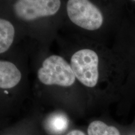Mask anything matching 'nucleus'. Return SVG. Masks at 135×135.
<instances>
[{
    "label": "nucleus",
    "instance_id": "obj_1",
    "mask_svg": "<svg viewBox=\"0 0 135 135\" xmlns=\"http://www.w3.org/2000/svg\"><path fill=\"white\" fill-rule=\"evenodd\" d=\"M30 63L36 103L63 109L71 115L80 84L67 59L51 48H35L30 54Z\"/></svg>",
    "mask_w": 135,
    "mask_h": 135
},
{
    "label": "nucleus",
    "instance_id": "obj_2",
    "mask_svg": "<svg viewBox=\"0 0 135 135\" xmlns=\"http://www.w3.org/2000/svg\"><path fill=\"white\" fill-rule=\"evenodd\" d=\"M0 7L19 25L33 50L51 48L63 29V0H8Z\"/></svg>",
    "mask_w": 135,
    "mask_h": 135
},
{
    "label": "nucleus",
    "instance_id": "obj_3",
    "mask_svg": "<svg viewBox=\"0 0 135 135\" xmlns=\"http://www.w3.org/2000/svg\"><path fill=\"white\" fill-rule=\"evenodd\" d=\"M30 54L0 58V116L16 112L30 94Z\"/></svg>",
    "mask_w": 135,
    "mask_h": 135
},
{
    "label": "nucleus",
    "instance_id": "obj_4",
    "mask_svg": "<svg viewBox=\"0 0 135 135\" xmlns=\"http://www.w3.org/2000/svg\"><path fill=\"white\" fill-rule=\"evenodd\" d=\"M104 23L103 13L90 0L64 1V23L61 31L73 33L81 30L94 32L100 30Z\"/></svg>",
    "mask_w": 135,
    "mask_h": 135
},
{
    "label": "nucleus",
    "instance_id": "obj_5",
    "mask_svg": "<svg viewBox=\"0 0 135 135\" xmlns=\"http://www.w3.org/2000/svg\"><path fill=\"white\" fill-rule=\"evenodd\" d=\"M32 46L19 25L0 7V58L31 54Z\"/></svg>",
    "mask_w": 135,
    "mask_h": 135
},
{
    "label": "nucleus",
    "instance_id": "obj_6",
    "mask_svg": "<svg viewBox=\"0 0 135 135\" xmlns=\"http://www.w3.org/2000/svg\"><path fill=\"white\" fill-rule=\"evenodd\" d=\"M70 114L63 109L52 108L46 114L40 113V126L44 134L65 135L72 128Z\"/></svg>",
    "mask_w": 135,
    "mask_h": 135
},
{
    "label": "nucleus",
    "instance_id": "obj_7",
    "mask_svg": "<svg viewBox=\"0 0 135 135\" xmlns=\"http://www.w3.org/2000/svg\"><path fill=\"white\" fill-rule=\"evenodd\" d=\"M40 119V111H34L14 125L0 129V135H43Z\"/></svg>",
    "mask_w": 135,
    "mask_h": 135
},
{
    "label": "nucleus",
    "instance_id": "obj_8",
    "mask_svg": "<svg viewBox=\"0 0 135 135\" xmlns=\"http://www.w3.org/2000/svg\"><path fill=\"white\" fill-rule=\"evenodd\" d=\"M88 135H120L118 129L113 126L108 125L101 120H94L89 124Z\"/></svg>",
    "mask_w": 135,
    "mask_h": 135
},
{
    "label": "nucleus",
    "instance_id": "obj_9",
    "mask_svg": "<svg viewBox=\"0 0 135 135\" xmlns=\"http://www.w3.org/2000/svg\"><path fill=\"white\" fill-rule=\"evenodd\" d=\"M65 135H88L83 131L80 129L72 128Z\"/></svg>",
    "mask_w": 135,
    "mask_h": 135
},
{
    "label": "nucleus",
    "instance_id": "obj_10",
    "mask_svg": "<svg viewBox=\"0 0 135 135\" xmlns=\"http://www.w3.org/2000/svg\"><path fill=\"white\" fill-rule=\"evenodd\" d=\"M6 119V118H4V117H2V116H0V124H2V123H3V121H4Z\"/></svg>",
    "mask_w": 135,
    "mask_h": 135
},
{
    "label": "nucleus",
    "instance_id": "obj_11",
    "mask_svg": "<svg viewBox=\"0 0 135 135\" xmlns=\"http://www.w3.org/2000/svg\"><path fill=\"white\" fill-rule=\"evenodd\" d=\"M8 0H0V4H2V3L6 2V1H7Z\"/></svg>",
    "mask_w": 135,
    "mask_h": 135
},
{
    "label": "nucleus",
    "instance_id": "obj_12",
    "mask_svg": "<svg viewBox=\"0 0 135 135\" xmlns=\"http://www.w3.org/2000/svg\"><path fill=\"white\" fill-rule=\"evenodd\" d=\"M133 1H135V0H133Z\"/></svg>",
    "mask_w": 135,
    "mask_h": 135
}]
</instances>
